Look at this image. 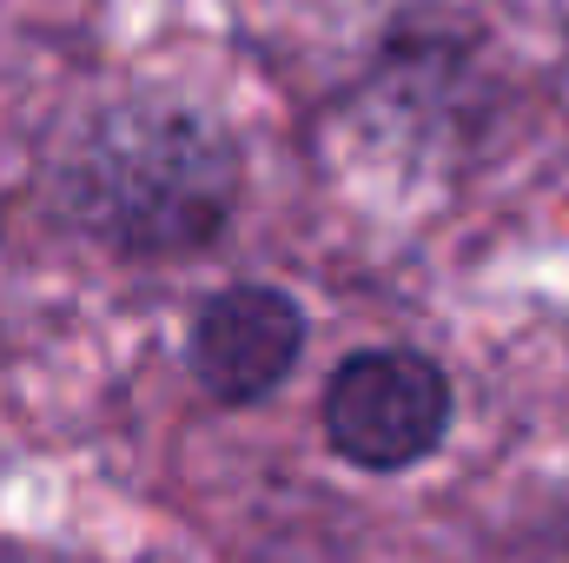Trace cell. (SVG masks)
<instances>
[{
  "label": "cell",
  "mask_w": 569,
  "mask_h": 563,
  "mask_svg": "<svg viewBox=\"0 0 569 563\" xmlns=\"http://www.w3.org/2000/svg\"><path fill=\"white\" fill-rule=\"evenodd\" d=\"M239 199V159L186 107H113L67 159L73 219L133 259H172L219 239Z\"/></svg>",
  "instance_id": "obj_1"
},
{
  "label": "cell",
  "mask_w": 569,
  "mask_h": 563,
  "mask_svg": "<svg viewBox=\"0 0 569 563\" xmlns=\"http://www.w3.org/2000/svg\"><path fill=\"white\" fill-rule=\"evenodd\" d=\"M450 431V378L411 345L351 352L325 385V437L358 471H411Z\"/></svg>",
  "instance_id": "obj_2"
},
{
  "label": "cell",
  "mask_w": 569,
  "mask_h": 563,
  "mask_svg": "<svg viewBox=\"0 0 569 563\" xmlns=\"http://www.w3.org/2000/svg\"><path fill=\"white\" fill-rule=\"evenodd\" d=\"M305 352V312L279 285H226L192 318V378L219 405L272 398Z\"/></svg>",
  "instance_id": "obj_3"
},
{
  "label": "cell",
  "mask_w": 569,
  "mask_h": 563,
  "mask_svg": "<svg viewBox=\"0 0 569 563\" xmlns=\"http://www.w3.org/2000/svg\"><path fill=\"white\" fill-rule=\"evenodd\" d=\"M537 563H569V524H557V531L543 537V551H537Z\"/></svg>",
  "instance_id": "obj_4"
}]
</instances>
